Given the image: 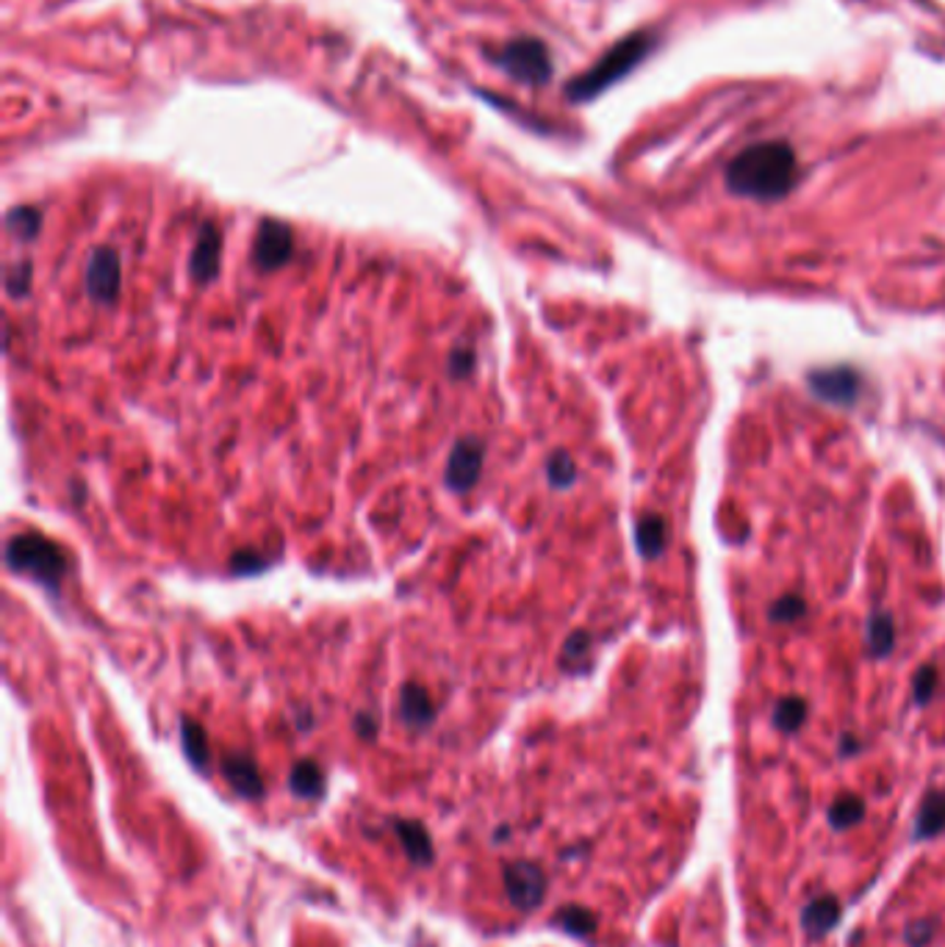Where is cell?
I'll return each instance as SVG.
<instances>
[{
	"instance_id": "603a6c76",
	"label": "cell",
	"mask_w": 945,
	"mask_h": 947,
	"mask_svg": "<svg viewBox=\"0 0 945 947\" xmlns=\"http://www.w3.org/2000/svg\"><path fill=\"white\" fill-rule=\"evenodd\" d=\"M475 352H471V349H466V347H458V349H452V355H450V372L455 374V377H466V374L471 372V369H475Z\"/></svg>"
},
{
	"instance_id": "277c9868",
	"label": "cell",
	"mask_w": 945,
	"mask_h": 947,
	"mask_svg": "<svg viewBox=\"0 0 945 947\" xmlns=\"http://www.w3.org/2000/svg\"><path fill=\"white\" fill-rule=\"evenodd\" d=\"M491 59L518 84L541 86L552 79V56H549L547 45L541 39H533V36H518L502 50H497Z\"/></svg>"
},
{
	"instance_id": "52a82bcc",
	"label": "cell",
	"mask_w": 945,
	"mask_h": 947,
	"mask_svg": "<svg viewBox=\"0 0 945 947\" xmlns=\"http://www.w3.org/2000/svg\"><path fill=\"white\" fill-rule=\"evenodd\" d=\"M291 250H295V236H291L289 225L277 223V219H264L253 244L255 264L264 272L280 269L291 259Z\"/></svg>"
},
{
	"instance_id": "3957f363",
	"label": "cell",
	"mask_w": 945,
	"mask_h": 947,
	"mask_svg": "<svg viewBox=\"0 0 945 947\" xmlns=\"http://www.w3.org/2000/svg\"><path fill=\"white\" fill-rule=\"evenodd\" d=\"M7 563L12 571L34 576L48 588L59 585L67 568L64 552L43 535H14L7 546Z\"/></svg>"
},
{
	"instance_id": "8992f818",
	"label": "cell",
	"mask_w": 945,
	"mask_h": 947,
	"mask_svg": "<svg viewBox=\"0 0 945 947\" xmlns=\"http://www.w3.org/2000/svg\"><path fill=\"white\" fill-rule=\"evenodd\" d=\"M122 283V266L120 255L109 247H100V250L92 252L89 266H86V291L95 302L100 305H109L115 302V297L120 295Z\"/></svg>"
},
{
	"instance_id": "d6986e66",
	"label": "cell",
	"mask_w": 945,
	"mask_h": 947,
	"mask_svg": "<svg viewBox=\"0 0 945 947\" xmlns=\"http://www.w3.org/2000/svg\"><path fill=\"white\" fill-rule=\"evenodd\" d=\"M552 923L572 936H588L597 931V918H594L588 909H583V906H566V909H560Z\"/></svg>"
},
{
	"instance_id": "7c38bea8",
	"label": "cell",
	"mask_w": 945,
	"mask_h": 947,
	"mask_svg": "<svg viewBox=\"0 0 945 947\" xmlns=\"http://www.w3.org/2000/svg\"><path fill=\"white\" fill-rule=\"evenodd\" d=\"M397 712L399 718H403V723L410 726V729H428L435 720L433 702H430L428 690H422L419 684H405V687L399 690Z\"/></svg>"
},
{
	"instance_id": "ffe728a7",
	"label": "cell",
	"mask_w": 945,
	"mask_h": 947,
	"mask_svg": "<svg viewBox=\"0 0 945 947\" xmlns=\"http://www.w3.org/2000/svg\"><path fill=\"white\" fill-rule=\"evenodd\" d=\"M804 718H808V707H804V702H799V698H785L777 707V712H774V723H777L782 732H796V729L804 723Z\"/></svg>"
},
{
	"instance_id": "9a60e30c",
	"label": "cell",
	"mask_w": 945,
	"mask_h": 947,
	"mask_svg": "<svg viewBox=\"0 0 945 947\" xmlns=\"http://www.w3.org/2000/svg\"><path fill=\"white\" fill-rule=\"evenodd\" d=\"M181 743H183V754H187V759L192 762L200 774H205V770H208V762H212V748H208V738H205L203 726L194 723V720H189V718L183 720L181 723Z\"/></svg>"
},
{
	"instance_id": "44dd1931",
	"label": "cell",
	"mask_w": 945,
	"mask_h": 947,
	"mask_svg": "<svg viewBox=\"0 0 945 947\" xmlns=\"http://www.w3.org/2000/svg\"><path fill=\"white\" fill-rule=\"evenodd\" d=\"M547 474L554 488H569L574 482V477H577V468H574L572 457L560 452V455H554L552 460L547 463Z\"/></svg>"
},
{
	"instance_id": "ba28073f",
	"label": "cell",
	"mask_w": 945,
	"mask_h": 947,
	"mask_svg": "<svg viewBox=\"0 0 945 947\" xmlns=\"http://www.w3.org/2000/svg\"><path fill=\"white\" fill-rule=\"evenodd\" d=\"M482 460H486V446L477 439H464L455 444L446 460V486L452 491H469L477 480H480Z\"/></svg>"
},
{
	"instance_id": "5b68a950",
	"label": "cell",
	"mask_w": 945,
	"mask_h": 947,
	"mask_svg": "<svg viewBox=\"0 0 945 947\" xmlns=\"http://www.w3.org/2000/svg\"><path fill=\"white\" fill-rule=\"evenodd\" d=\"M502 876H505L507 898H511L516 909L530 912V909L541 906L543 895H547V876H543V870L536 862L518 859V862L507 864Z\"/></svg>"
},
{
	"instance_id": "6da1fadb",
	"label": "cell",
	"mask_w": 945,
	"mask_h": 947,
	"mask_svg": "<svg viewBox=\"0 0 945 947\" xmlns=\"http://www.w3.org/2000/svg\"><path fill=\"white\" fill-rule=\"evenodd\" d=\"M796 175H799V164L788 144L765 142L743 151L729 164L727 183L732 192L743 197L774 200L788 194V189L796 183Z\"/></svg>"
},
{
	"instance_id": "4fadbf2b",
	"label": "cell",
	"mask_w": 945,
	"mask_h": 947,
	"mask_svg": "<svg viewBox=\"0 0 945 947\" xmlns=\"http://www.w3.org/2000/svg\"><path fill=\"white\" fill-rule=\"evenodd\" d=\"M394 831H397L405 853H408L416 864H430V859H433V840H430L428 828H424L422 823L394 820Z\"/></svg>"
},
{
	"instance_id": "7a4b0ae2",
	"label": "cell",
	"mask_w": 945,
	"mask_h": 947,
	"mask_svg": "<svg viewBox=\"0 0 945 947\" xmlns=\"http://www.w3.org/2000/svg\"><path fill=\"white\" fill-rule=\"evenodd\" d=\"M651 45H655L651 43V34H646V31H638V34L633 36H624V39L615 43L613 48L597 61V64L590 67V70H585L583 75L569 81L566 86L569 100H577V103L590 100V97H597L599 92H605L608 86H613L615 81L624 79L626 72H633L635 67L646 59Z\"/></svg>"
},
{
	"instance_id": "d4e9b609",
	"label": "cell",
	"mask_w": 945,
	"mask_h": 947,
	"mask_svg": "<svg viewBox=\"0 0 945 947\" xmlns=\"http://www.w3.org/2000/svg\"><path fill=\"white\" fill-rule=\"evenodd\" d=\"M356 732L361 734V738L372 740L374 734H378V720H374V715H369V712L358 715V718H356Z\"/></svg>"
},
{
	"instance_id": "ac0fdd59",
	"label": "cell",
	"mask_w": 945,
	"mask_h": 947,
	"mask_svg": "<svg viewBox=\"0 0 945 947\" xmlns=\"http://www.w3.org/2000/svg\"><path fill=\"white\" fill-rule=\"evenodd\" d=\"M39 225H43V214H39L37 208H31V205H17V208L9 211L7 216L9 233L20 241L37 239Z\"/></svg>"
},
{
	"instance_id": "7402d4cb",
	"label": "cell",
	"mask_w": 945,
	"mask_h": 947,
	"mask_svg": "<svg viewBox=\"0 0 945 947\" xmlns=\"http://www.w3.org/2000/svg\"><path fill=\"white\" fill-rule=\"evenodd\" d=\"M7 288H9V295H14V297H25V295H28V288H31V261H17V264H14L12 269H9Z\"/></svg>"
},
{
	"instance_id": "8fae6325",
	"label": "cell",
	"mask_w": 945,
	"mask_h": 947,
	"mask_svg": "<svg viewBox=\"0 0 945 947\" xmlns=\"http://www.w3.org/2000/svg\"><path fill=\"white\" fill-rule=\"evenodd\" d=\"M223 774L228 784L239 792L241 798H261L264 795V779H261L255 762L244 754H228L223 759Z\"/></svg>"
},
{
	"instance_id": "5bb4252c",
	"label": "cell",
	"mask_w": 945,
	"mask_h": 947,
	"mask_svg": "<svg viewBox=\"0 0 945 947\" xmlns=\"http://www.w3.org/2000/svg\"><path fill=\"white\" fill-rule=\"evenodd\" d=\"M945 828V795L943 792H929L923 798L921 810L916 817V837L918 840H932Z\"/></svg>"
},
{
	"instance_id": "cb8c5ba5",
	"label": "cell",
	"mask_w": 945,
	"mask_h": 947,
	"mask_svg": "<svg viewBox=\"0 0 945 947\" xmlns=\"http://www.w3.org/2000/svg\"><path fill=\"white\" fill-rule=\"evenodd\" d=\"M932 936H934V923H929V920L912 923L907 928V942L912 947H926L929 942H932Z\"/></svg>"
},
{
	"instance_id": "e0dca14e",
	"label": "cell",
	"mask_w": 945,
	"mask_h": 947,
	"mask_svg": "<svg viewBox=\"0 0 945 947\" xmlns=\"http://www.w3.org/2000/svg\"><path fill=\"white\" fill-rule=\"evenodd\" d=\"M862 817H865V801H862L860 795H851V792L840 795L835 804L829 806V826L835 828V831H849Z\"/></svg>"
},
{
	"instance_id": "2e32d148",
	"label": "cell",
	"mask_w": 945,
	"mask_h": 947,
	"mask_svg": "<svg viewBox=\"0 0 945 947\" xmlns=\"http://www.w3.org/2000/svg\"><path fill=\"white\" fill-rule=\"evenodd\" d=\"M289 787L297 798H320L325 792V774L316 762H297L289 774Z\"/></svg>"
},
{
	"instance_id": "9c48e42d",
	"label": "cell",
	"mask_w": 945,
	"mask_h": 947,
	"mask_svg": "<svg viewBox=\"0 0 945 947\" xmlns=\"http://www.w3.org/2000/svg\"><path fill=\"white\" fill-rule=\"evenodd\" d=\"M219 252H223V239H219V230L212 223H205L203 230L198 236V244H194L192 261H189V269H192L194 280L212 283L219 272Z\"/></svg>"
},
{
	"instance_id": "30bf717a",
	"label": "cell",
	"mask_w": 945,
	"mask_h": 947,
	"mask_svg": "<svg viewBox=\"0 0 945 947\" xmlns=\"http://www.w3.org/2000/svg\"><path fill=\"white\" fill-rule=\"evenodd\" d=\"M840 900L835 895H818V898L810 900L801 912V928L808 931L810 939H824L837 923H840Z\"/></svg>"
}]
</instances>
